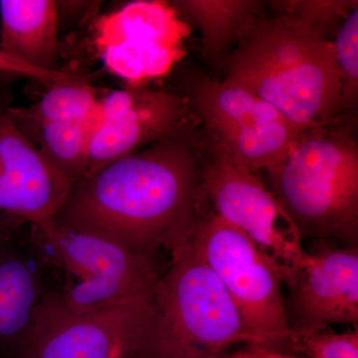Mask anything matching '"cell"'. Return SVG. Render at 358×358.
Listing matches in <instances>:
<instances>
[{"mask_svg": "<svg viewBox=\"0 0 358 358\" xmlns=\"http://www.w3.org/2000/svg\"><path fill=\"white\" fill-rule=\"evenodd\" d=\"M208 138L196 119L164 140L77 181L56 222L95 233L138 253L169 252L203 217Z\"/></svg>", "mask_w": 358, "mask_h": 358, "instance_id": "1", "label": "cell"}, {"mask_svg": "<svg viewBox=\"0 0 358 358\" xmlns=\"http://www.w3.org/2000/svg\"><path fill=\"white\" fill-rule=\"evenodd\" d=\"M220 69L224 84L262 99L301 131L346 115L334 41L288 16L258 18Z\"/></svg>", "mask_w": 358, "mask_h": 358, "instance_id": "2", "label": "cell"}, {"mask_svg": "<svg viewBox=\"0 0 358 358\" xmlns=\"http://www.w3.org/2000/svg\"><path fill=\"white\" fill-rule=\"evenodd\" d=\"M147 326L127 358H230L238 343L261 348L222 282L188 239L171 251Z\"/></svg>", "mask_w": 358, "mask_h": 358, "instance_id": "3", "label": "cell"}, {"mask_svg": "<svg viewBox=\"0 0 358 358\" xmlns=\"http://www.w3.org/2000/svg\"><path fill=\"white\" fill-rule=\"evenodd\" d=\"M352 120L301 134L291 154L267 169L270 192L301 238L357 246L358 143Z\"/></svg>", "mask_w": 358, "mask_h": 358, "instance_id": "4", "label": "cell"}, {"mask_svg": "<svg viewBox=\"0 0 358 358\" xmlns=\"http://www.w3.org/2000/svg\"><path fill=\"white\" fill-rule=\"evenodd\" d=\"M31 228L45 257L76 279L57 296L71 312H96L152 298L159 277L150 255L95 233L65 227L54 219L31 224Z\"/></svg>", "mask_w": 358, "mask_h": 358, "instance_id": "5", "label": "cell"}, {"mask_svg": "<svg viewBox=\"0 0 358 358\" xmlns=\"http://www.w3.org/2000/svg\"><path fill=\"white\" fill-rule=\"evenodd\" d=\"M188 242L222 282L261 348L281 352L291 331L282 294L284 268L212 210Z\"/></svg>", "mask_w": 358, "mask_h": 358, "instance_id": "6", "label": "cell"}, {"mask_svg": "<svg viewBox=\"0 0 358 358\" xmlns=\"http://www.w3.org/2000/svg\"><path fill=\"white\" fill-rule=\"evenodd\" d=\"M171 91L185 99L205 134L252 173L282 164L303 133L259 96L197 71L181 73Z\"/></svg>", "mask_w": 358, "mask_h": 358, "instance_id": "7", "label": "cell"}, {"mask_svg": "<svg viewBox=\"0 0 358 358\" xmlns=\"http://www.w3.org/2000/svg\"><path fill=\"white\" fill-rule=\"evenodd\" d=\"M207 138L203 190L212 211L274 259L288 282L308 256L298 232L256 173L238 164L218 141Z\"/></svg>", "mask_w": 358, "mask_h": 358, "instance_id": "8", "label": "cell"}, {"mask_svg": "<svg viewBox=\"0 0 358 358\" xmlns=\"http://www.w3.org/2000/svg\"><path fill=\"white\" fill-rule=\"evenodd\" d=\"M152 299L84 313L71 312L57 296L43 299L20 358H127L147 326Z\"/></svg>", "mask_w": 358, "mask_h": 358, "instance_id": "9", "label": "cell"}, {"mask_svg": "<svg viewBox=\"0 0 358 358\" xmlns=\"http://www.w3.org/2000/svg\"><path fill=\"white\" fill-rule=\"evenodd\" d=\"M194 117L185 99L171 90L147 85L107 92L99 106L84 178L164 140Z\"/></svg>", "mask_w": 358, "mask_h": 358, "instance_id": "10", "label": "cell"}, {"mask_svg": "<svg viewBox=\"0 0 358 358\" xmlns=\"http://www.w3.org/2000/svg\"><path fill=\"white\" fill-rule=\"evenodd\" d=\"M289 329H329L358 324V249L320 247L286 282Z\"/></svg>", "mask_w": 358, "mask_h": 358, "instance_id": "11", "label": "cell"}, {"mask_svg": "<svg viewBox=\"0 0 358 358\" xmlns=\"http://www.w3.org/2000/svg\"><path fill=\"white\" fill-rule=\"evenodd\" d=\"M0 100V212L36 224L56 215L74 182L39 154Z\"/></svg>", "mask_w": 358, "mask_h": 358, "instance_id": "12", "label": "cell"}, {"mask_svg": "<svg viewBox=\"0 0 358 358\" xmlns=\"http://www.w3.org/2000/svg\"><path fill=\"white\" fill-rule=\"evenodd\" d=\"M0 50L35 69L58 72L55 0H0Z\"/></svg>", "mask_w": 358, "mask_h": 358, "instance_id": "13", "label": "cell"}, {"mask_svg": "<svg viewBox=\"0 0 358 358\" xmlns=\"http://www.w3.org/2000/svg\"><path fill=\"white\" fill-rule=\"evenodd\" d=\"M179 20L200 34L205 62L221 67L250 26L264 15L258 0H173L169 1Z\"/></svg>", "mask_w": 358, "mask_h": 358, "instance_id": "14", "label": "cell"}, {"mask_svg": "<svg viewBox=\"0 0 358 358\" xmlns=\"http://www.w3.org/2000/svg\"><path fill=\"white\" fill-rule=\"evenodd\" d=\"M190 33L192 27L179 20L169 1L136 0L96 17L94 44L96 52L124 42L157 43L185 50Z\"/></svg>", "mask_w": 358, "mask_h": 358, "instance_id": "15", "label": "cell"}, {"mask_svg": "<svg viewBox=\"0 0 358 358\" xmlns=\"http://www.w3.org/2000/svg\"><path fill=\"white\" fill-rule=\"evenodd\" d=\"M7 244H0V350L20 358L41 300L32 268Z\"/></svg>", "mask_w": 358, "mask_h": 358, "instance_id": "16", "label": "cell"}, {"mask_svg": "<svg viewBox=\"0 0 358 358\" xmlns=\"http://www.w3.org/2000/svg\"><path fill=\"white\" fill-rule=\"evenodd\" d=\"M96 117L88 122H15L43 159L75 183L86 176Z\"/></svg>", "mask_w": 358, "mask_h": 358, "instance_id": "17", "label": "cell"}, {"mask_svg": "<svg viewBox=\"0 0 358 358\" xmlns=\"http://www.w3.org/2000/svg\"><path fill=\"white\" fill-rule=\"evenodd\" d=\"M102 96L84 75L71 72L69 76L52 85L31 107L13 108L10 114L16 122H88L95 117Z\"/></svg>", "mask_w": 358, "mask_h": 358, "instance_id": "18", "label": "cell"}, {"mask_svg": "<svg viewBox=\"0 0 358 358\" xmlns=\"http://www.w3.org/2000/svg\"><path fill=\"white\" fill-rule=\"evenodd\" d=\"M99 54L110 73L124 80L128 88H138L147 86L150 80L169 76L185 58V50L124 42L106 47Z\"/></svg>", "mask_w": 358, "mask_h": 358, "instance_id": "19", "label": "cell"}, {"mask_svg": "<svg viewBox=\"0 0 358 358\" xmlns=\"http://www.w3.org/2000/svg\"><path fill=\"white\" fill-rule=\"evenodd\" d=\"M274 14L288 16L294 22L322 38L334 41L336 33L357 0H280L268 1Z\"/></svg>", "mask_w": 358, "mask_h": 358, "instance_id": "20", "label": "cell"}, {"mask_svg": "<svg viewBox=\"0 0 358 358\" xmlns=\"http://www.w3.org/2000/svg\"><path fill=\"white\" fill-rule=\"evenodd\" d=\"M287 352L307 358H358V331L336 334L329 329H291L280 353Z\"/></svg>", "mask_w": 358, "mask_h": 358, "instance_id": "21", "label": "cell"}, {"mask_svg": "<svg viewBox=\"0 0 358 358\" xmlns=\"http://www.w3.org/2000/svg\"><path fill=\"white\" fill-rule=\"evenodd\" d=\"M334 47L346 113L357 107L358 100V7L343 21L334 37Z\"/></svg>", "mask_w": 358, "mask_h": 358, "instance_id": "22", "label": "cell"}, {"mask_svg": "<svg viewBox=\"0 0 358 358\" xmlns=\"http://www.w3.org/2000/svg\"><path fill=\"white\" fill-rule=\"evenodd\" d=\"M69 71L66 70L47 72V71L35 69L30 66L23 64L0 50V75L2 76L28 78L39 82L47 88H50L52 85L65 79L66 77L69 76Z\"/></svg>", "mask_w": 358, "mask_h": 358, "instance_id": "23", "label": "cell"}, {"mask_svg": "<svg viewBox=\"0 0 358 358\" xmlns=\"http://www.w3.org/2000/svg\"><path fill=\"white\" fill-rule=\"evenodd\" d=\"M56 11L59 23L61 25L67 21L85 20L89 16L96 14L102 1H56Z\"/></svg>", "mask_w": 358, "mask_h": 358, "instance_id": "24", "label": "cell"}, {"mask_svg": "<svg viewBox=\"0 0 358 358\" xmlns=\"http://www.w3.org/2000/svg\"><path fill=\"white\" fill-rule=\"evenodd\" d=\"M24 223L22 219L0 212V244L8 241L16 229Z\"/></svg>", "mask_w": 358, "mask_h": 358, "instance_id": "25", "label": "cell"}, {"mask_svg": "<svg viewBox=\"0 0 358 358\" xmlns=\"http://www.w3.org/2000/svg\"><path fill=\"white\" fill-rule=\"evenodd\" d=\"M230 358H301L291 357L289 355L272 352L266 348H257V346H249L248 350L245 352H240L232 355Z\"/></svg>", "mask_w": 358, "mask_h": 358, "instance_id": "26", "label": "cell"}, {"mask_svg": "<svg viewBox=\"0 0 358 358\" xmlns=\"http://www.w3.org/2000/svg\"><path fill=\"white\" fill-rule=\"evenodd\" d=\"M0 76H2V75H0Z\"/></svg>", "mask_w": 358, "mask_h": 358, "instance_id": "27", "label": "cell"}]
</instances>
